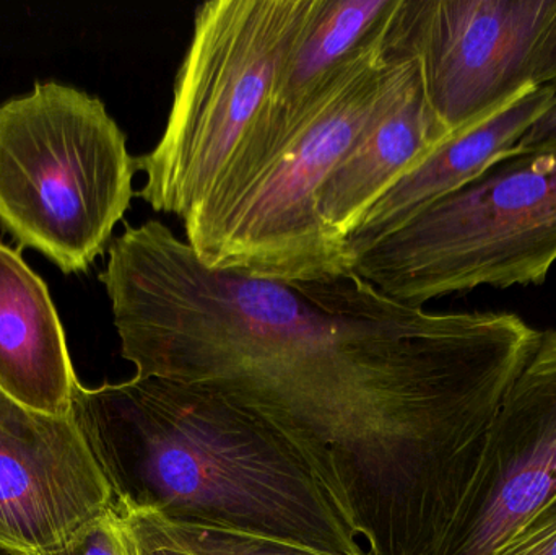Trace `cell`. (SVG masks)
I'll return each instance as SVG.
<instances>
[{
	"mask_svg": "<svg viewBox=\"0 0 556 555\" xmlns=\"http://www.w3.org/2000/svg\"><path fill=\"white\" fill-rule=\"evenodd\" d=\"M319 0H208L195 9L156 146L137 159L139 191L185 224L215 198L253 136L278 72Z\"/></svg>",
	"mask_w": 556,
	"mask_h": 555,
	"instance_id": "3",
	"label": "cell"
},
{
	"mask_svg": "<svg viewBox=\"0 0 556 555\" xmlns=\"http://www.w3.org/2000/svg\"><path fill=\"white\" fill-rule=\"evenodd\" d=\"M0 555H29L25 553H20V551L9 550V547L0 546Z\"/></svg>",
	"mask_w": 556,
	"mask_h": 555,
	"instance_id": "18",
	"label": "cell"
},
{
	"mask_svg": "<svg viewBox=\"0 0 556 555\" xmlns=\"http://www.w3.org/2000/svg\"><path fill=\"white\" fill-rule=\"evenodd\" d=\"M555 94L554 87L529 91L476 126L444 140L424 162L399 179L346 238L353 263L359 254L404 227L425 209L464 188L496 160L515 150Z\"/></svg>",
	"mask_w": 556,
	"mask_h": 555,
	"instance_id": "11",
	"label": "cell"
},
{
	"mask_svg": "<svg viewBox=\"0 0 556 555\" xmlns=\"http://www.w3.org/2000/svg\"><path fill=\"white\" fill-rule=\"evenodd\" d=\"M556 263V143L511 152L359 254L353 273L408 306L541 286Z\"/></svg>",
	"mask_w": 556,
	"mask_h": 555,
	"instance_id": "6",
	"label": "cell"
},
{
	"mask_svg": "<svg viewBox=\"0 0 556 555\" xmlns=\"http://www.w3.org/2000/svg\"><path fill=\"white\" fill-rule=\"evenodd\" d=\"M136 173L100 98L48 81L0 104V225L65 274L87 273L110 248Z\"/></svg>",
	"mask_w": 556,
	"mask_h": 555,
	"instance_id": "4",
	"label": "cell"
},
{
	"mask_svg": "<svg viewBox=\"0 0 556 555\" xmlns=\"http://www.w3.org/2000/svg\"><path fill=\"white\" fill-rule=\"evenodd\" d=\"M168 524L191 550L201 555H329L283 543V541L267 540V538L251 537V534L235 533V531L175 525L172 521Z\"/></svg>",
	"mask_w": 556,
	"mask_h": 555,
	"instance_id": "13",
	"label": "cell"
},
{
	"mask_svg": "<svg viewBox=\"0 0 556 555\" xmlns=\"http://www.w3.org/2000/svg\"><path fill=\"white\" fill-rule=\"evenodd\" d=\"M495 555H556V502L529 521Z\"/></svg>",
	"mask_w": 556,
	"mask_h": 555,
	"instance_id": "16",
	"label": "cell"
},
{
	"mask_svg": "<svg viewBox=\"0 0 556 555\" xmlns=\"http://www.w3.org/2000/svg\"><path fill=\"white\" fill-rule=\"evenodd\" d=\"M77 380L45 280L0 243V390L29 409L71 414Z\"/></svg>",
	"mask_w": 556,
	"mask_h": 555,
	"instance_id": "12",
	"label": "cell"
},
{
	"mask_svg": "<svg viewBox=\"0 0 556 555\" xmlns=\"http://www.w3.org/2000/svg\"><path fill=\"white\" fill-rule=\"evenodd\" d=\"M397 12L263 172L211 220L186 234L204 266L281 282L353 273L346 240L324 224L317 194L375 108L394 55Z\"/></svg>",
	"mask_w": 556,
	"mask_h": 555,
	"instance_id": "5",
	"label": "cell"
},
{
	"mask_svg": "<svg viewBox=\"0 0 556 555\" xmlns=\"http://www.w3.org/2000/svg\"><path fill=\"white\" fill-rule=\"evenodd\" d=\"M136 377L256 411L313 463L369 555H437L542 331L433 313L358 274L281 282L204 266L168 225H126L100 274Z\"/></svg>",
	"mask_w": 556,
	"mask_h": 555,
	"instance_id": "1",
	"label": "cell"
},
{
	"mask_svg": "<svg viewBox=\"0 0 556 555\" xmlns=\"http://www.w3.org/2000/svg\"><path fill=\"white\" fill-rule=\"evenodd\" d=\"M450 136L428 103L418 59L394 38L375 108L317 194L324 224L346 240L369 209Z\"/></svg>",
	"mask_w": 556,
	"mask_h": 555,
	"instance_id": "10",
	"label": "cell"
},
{
	"mask_svg": "<svg viewBox=\"0 0 556 555\" xmlns=\"http://www.w3.org/2000/svg\"><path fill=\"white\" fill-rule=\"evenodd\" d=\"M556 143V94L544 113L526 130L518 142V149L532 150Z\"/></svg>",
	"mask_w": 556,
	"mask_h": 555,
	"instance_id": "17",
	"label": "cell"
},
{
	"mask_svg": "<svg viewBox=\"0 0 556 555\" xmlns=\"http://www.w3.org/2000/svg\"><path fill=\"white\" fill-rule=\"evenodd\" d=\"M72 417L114 507L329 555H369L306 453L207 388L134 377L75 387Z\"/></svg>",
	"mask_w": 556,
	"mask_h": 555,
	"instance_id": "2",
	"label": "cell"
},
{
	"mask_svg": "<svg viewBox=\"0 0 556 555\" xmlns=\"http://www.w3.org/2000/svg\"><path fill=\"white\" fill-rule=\"evenodd\" d=\"M117 512L129 525L139 555H201L191 550L160 515L147 510Z\"/></svg>",
	"mask_w": 556,
	"mask_h": 555,
	"instance_id": "15",
	"label": "cell"
},
{
	"mask_svg": "<svg viewBox=\"0 0 556 555\" xmlns=\"http://www.w3.org/2000/svg\"><path fill=\"white\" fill-rule=\"evenodd\" d=\"M113 507L72 414L29 409L0 390V546L52 553Z\"/></svg>",
	"mask_w": 556,
	"mask_h": 555,
	"instance_id": "9",
	"label": "cell"
},
{
	"mask_svg": "<svg viewBox=\"0 0 556 555\" xmlns=\"http://www.w3.org/2000/svg\"><path fill=\"white\" fill-rule=\"evenodd\" d=\"M395 45L459 133L538 88H556V0H402Z\"/></svg>",
	"mask_w": 556,
	"mask_h": 555,
	"instance_id": "7",
	"label": "cell"
},
{
	"mask_svg": "<svg viewBox=\"0 0 556 555\" xmlns=\"http://www.w3.org/2000/svg\"><path fill=\"white\" fill-rule=\"evenodd\" d=\"M42 555H139L136 538L116 508L81 528L64 546Z\"/></svg>",
	"mask_w": 556,
	"mask_h": 555,
	"instance_id": "14",
	"label": "cell"
},
{
	"mask_svg": "<svg viewBox=\"0 0 556 555\" xmlns=\"http://www.w3.org/2000/svg\"><path fill=\"white\" fill-rule=\"evenodd\" d=\"M556 502V329L506 393L466 501L437 555H495Z\"/></svg>",
	"mask_w": 556,
	"mask_h": 555,
	"instance_id": "8",
	"label": "cell"
}]
</instances>
